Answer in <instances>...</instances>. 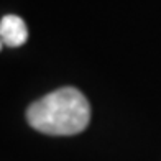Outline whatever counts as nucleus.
Instances as JSON below:
<instances>
[{
    "label": "nucleus",
    "mask_w": 161,
    "mask_h": 161,
    "mask_svg": "<svg viewBox=\"0 0 161 161\" xmlns=\"http://www.w3.org/2000/svg\"><path fill=\"white\" fill-rule=\"evenodd\" d=\"M0 40L2 46L18 48L28 40V28L25 21L17 15H5L0 21Z\"/></svg>",
    "instance_id": "f03ea898"
},
{
    "label": "nucleus",
    "mask_w": 161,
    "mask_h": 161,
    "mask_svg": "<svg viewBox=\"0 0 161 161\" xmlns=\"http://www.w3.org/2000/svg\"><path fill=\"white\" fill-rule=\"evenodd\" d=\"M30 127L45 135L71 136L84 131L91 122L89 100L76 87H61L26 108Z\"/></svg>",
    "instance_id": "f257e3e1"
}]
</instances>
